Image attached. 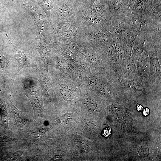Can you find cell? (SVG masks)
<instances>
[{"mask_svg":"<svg viewBox=\"0 0 161 161\" xmlns=\"http://www.w3.org/2000/svg\"><path fill=\"white\" fill-rule=\"evenodd\" d=\"M72 113H66L61 116L60 120L63 123H66L72 119Z\"/></svg>","mask_w":161,"mask_h":161,"instance_id":"16","label":"cell"},{"mask_svg":"<svg viewBox=\"0 0 161 161\" xmlns=\"http://www.w3.org/2000/svg\"><path fill=\"white\" fill-rule=\"evenodd\" d=\"M77 12L67 3L62 2L56 6L54 13V21L55 24L63 21L75 18Z\"/></svg>","mask_w":161,"mask_h":161,"instance_id":"10","label":"cell"},{"mask_svg":"<svg viewBox=\"0 0 161 161\" xmlns=\"http://www.w3.org/2000/svg\"><path fill=\"white\" fill-rule=\"evenodd\" d=\"M37 133L40 135H43L45 134L46 133V129L43 128H39L36 129Z\"/></svg>","mask_w":161,"mask_h":161,"instance_id":"17","label":"cell"},{"mask_svg":"<svg viewBox=\"0 0 161 161\" xmlns=\"http://www.w3.org/2000/svg\"><path fill=\"white\" fill-rule=\"evenodd\" d=\"M111 130L110 128H107L104 130L103 134L105 136H108L111 134Z\"/></svg>","mask_w":161,"mask_h":161,"instance_id":"18","label":"cell"},{"mask_svg":"<svg viewBox=\"0 0 161 161\" xmlns=\"http://www.w3.org/2000/svg\"><path fill=\"white\" fill-rule=\"evenodd\" d=\"M1 41V40H0V51L1 50V49H0V42H1L0 41Z\"/></svg>","mask_w":161,"mask_h":161,"instance_id":"22","label":"cell"},{"mask_svg":"<svg viewBox=\"0 0 161 161\" xmlns=\"http://www.w3.org/2000/svg\"><path fill=\"white\" fill-rule=\"evenodd\" d=\"M11 64L9 60L0 51V66L2 70L5 72H7Z\"/></svg>","mask_w":161,"mask_h":161,"instance_id":"15","label":"cell"},{"mask_svg":"<svg viewBox=\"0 0 161 161\" xmlns=\"http://www.w3.org/2000/svg\"><path fill=\"white\" fill-rule=\"evenodd\" d=\"M48 71L55 92H57L68 106L74 104L75 96L79 93V86L70 78L54 67Z\"/></svg>","mask_w":161,"mask_h":161,"instance_id":"2","label":"cell"},{"mask_svg":"<svg viewBox=\"0 0 161 161\" xmlns=\"http://www.w3.org/2000/svg\"><path fill=\"white\" fill-rule=\"evenodd\" d=\"M75 18L67 20L57 24L53 30L49 33L47 36L49 38H55L65 32L69 28Z\"/></svg>","mask_w":161,"mask_h":161,"instance_id":"13","label":"cell"},{"mask_svg":"<svg viewBox=\"0 0 161 161\" xmlns=\"http://www.w3.org/2000/svg\"><path fill=\"white\" fill-rule=\"evenodd\" d=\"M36 39L37 49L39 57L44 64L45 68L48 70L52 52L49 46L46 35L38 37Z\"/></svg>","mask_w":161,"mask_h":161,"instance_id":"12","label":"cell"},{"mask_svg":"<svg viewBox=\"0 0 161 161\" xmlns=\"http://www.w3.org/2000/svg\"><path fill=\"white\" fill-rule=\"evenodd\" d=\"M24 5L31 18L38 37L45 35V30L49 22L44 11L35 1H29Z\"/></svg>","mask_w":161,"mask_h":161,"instance_id":"6","label":"cell"},{"mask_svg":"<svg viewBox=\"0 0 161 161\" xmlns=\"http://www.w3.org/2000/svg\"><path fill=\"white\" fill-rule=\"evenodd\" d=\"M131 17L129 13L113 16L110 21L109 32L114 37L118 38L132 31Z\"/></svg>","mask_w":161,"mask_h":161,"instance_id":"8","label":"cell"},{"mask_svg":"<svg viewBox=\"0 0 161 161\" xmlns=\"http://www.w3.org/2000/svg\"><path fill=\"white\" fill-rule=\"evenodd\" d=\"M75 21L81 28H90L109 32L110 22L100 16L77 12Z\"/></svg>","mask_w":161,"mask_h":161,"instance_id":"7","label":"cell"},{"mask_svg":"<svg viewBox=\"0 0 161 161\" xmlns=\"http://www.w3.org/2000/svg\"><path fill=\"white\" fill-rule=\"evenodd\" d=\"M48 43L52 52L65 57L82 72H89L94 68L72 43L61 42L54 38L49 39Z\"/></svg>","mask_w":161,"mask_h":161,"instance_id":"1","label":"cell"},{"mask_svg":"<svg viewBox=\"0 0 161 161\" xmlns=\"http://www.w3.org/2000/svg\"><path fill=\"white\" fill-rule=\"evenodd\" d=\"M49 66L70 78L78 86L83 84L82 71L64 56L52 52Z\"/></svg>","mask_w":161,"mask_h":161,"instance_id":"5","label":"cell"},{"mask_svg":"<svg viewBox=\"0 0 161 161\" xmlns=\"http://www.w3.org/2000/svg\"><path fill=\"white\" fill-rule=\"evenodd\" d=\"M12 46L13 56L18 62V68L15 77L22 69L27 67L35 68L37 66L32 61L30 57L25 52L14 45L11 42L8 35L5 32Z\"/></svg>","mask_w":161,"mask_h":161,"instance_id":"11","label":"cell"},{"mask_svg":"<svg viewBox=\"0 0 161 161\" xmlns=\"http://www.w3.org/2000/svg\"><path fill=\"white\" fill-rule=\"evenodd\" d=\"M80 28V40L99 55L107 47L114 37L106 31L90 28Z\"/></svg>","mask_w":161,"mask_h":161,"instance_id":"3","label":"cell"},{"mask_svg":"<svg viewBox=\"0 0 161 161\" xmlns=\"http://www.w3.org/2000/svg\"><path fill=\"white\" fill-rule=\"evenodd\" d=\"M137 109L139 111H141L143 109V107L141 105L137 104Z\"/></svg>","mask_w":161,"mask_h":161,"instance_id":"21","label":"cell"},{"mask_svg":"<svg viewBox=\"0 0 161 161\" xmlns=\"http://www.w3.org/2000/svg\"><path fill=\"white\" fill-rule=\"evenodd\" d=\"M150 110L146 108L143 109V113L144 115L147 116L149 113Z\"/></svg>","mask_w":161,"mask_h":161,"instance_id":"20","label":"cell"},{"mask_svg":"<svg viewBox=\"0 0 161 161\" xmlns=\"http://www.w3.org/2000/svg\"><path fill=\"white\" fill-rule=\"evenodd\" d=\"M75 48L97 70L104 71L100 55L80 39L73 43Z\"/></svg>","mask_w":161,"mask_h":161,"instance_id":"9","label":"cell"},{"mask_svg":"<svg viewBox=\"0 0 161 161\" xmlns=\"http://www.w3.org/2000/svg\"><path fill=\"white\" fill-rule=\"evenodd\" d=\"M35 1L44 11L49 22L53 27L51 17V10L54 8V6L53 0H36Z\"/></svg>","mask_w":161,"mask_h":161,"instance_id":"14","label":"cell"},{"mask_svg":"<svg viewBox=\"0 0 161 161\" xmlns=\"http://www.w3.org/2000/svg\"><path fill=\"white\" fill-rule=\"evenodd\" d=\"M23 153V151H16L13 154V157H17L20 156Z\"/></svg>","mask_w":161,"mask_h":161,"instance_id":"19","label":"cell"},{"mask_svg":"<svg viewBox=\"0 0 161 161\" xmlns=\"http://www.w3.org/2000/svg\"><path fill=\"white\" fill-rule=\"evenodd\" d=\"M131 26L135 38L161 32V18L131 14Z\"/></svg>","mask_w":161,"mask_h":161,"instance_id":"4","label":"cell"}]
</instances>
